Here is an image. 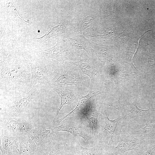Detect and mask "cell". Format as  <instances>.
I'll return each instance as SVG.
<instances>
[{"label": "cell", "mask_w": 155, "mask_h": 155, "mask_svg": "<svg viewBox=\"0 0 155 155\" xmlns=\"http://www.w3.org/2000/svg\"><path fill=\"white\" fill-rule=\"evenodd\" d=\"M63 148L60 145L51 144L47 155H62Z\"/></svg>", "instance_id": "cell-23"}, {"label": "cell", "mask_w": 155, "mask_h": 155, "mask_svg": "<svg viewBox=\"0 0 155 155\" xmlns=\"http://www.w3.org/2000/svg\"><path fill=\"white\" fill-rule=\"evenodd\" d=\"M64 87H52L58 94L60 101L59 106L56 111L53 121L55 120L60 110L63 107L70 104L75 99V95L72 91L69 88H66Z\"/></svg>", "instance_id": "cell-14"}, {"label": "cell", "mask_w": 155, "mask_h": 155, "mask_svg": "<svg viewBox=\"0 0 155 155\" xmlns=\"http://www.w3.org/2000/svg\"><path fill=\"white\" fill-rule=\"evenodd\" d=\"M51 144L49 141L39 145L34 152L26 155H47Z\"/></svg>", "instance_id": "cell-20"}, {"label": "cell", "mask_w": 155, "mask_h": 155, "mask_svg": "<svg viewBox=\"0 0 155 155\" xmlns=\"http://www.w3.org/2000/svg\"><path fill=\"white\" fill-rule=\"evenodd\" d=\"M0 68L1 97L18 96L30 90V67L21 56L10 53L2 58Z\"/></svg>", "instance_id": "cell-1"}, {"label": "cell", "mask_w": 155, "mask_h": 155, "mask_svg": "<svg viewBox=\"0 0 155 155\" xmlns=\"http://www.w3.org/2000/svg\"><path fill=\"white\" fill-rule=\"evenodd\" d=\"M94 98L91 100L88 108L80 114V116L82 119H86L90 128V135H92L93 137H95L97 135L98 133V117L99 112L94 101Z\"/></svg>", "instance_id": "cell-10"}, {"label": "cell", "mask_w": 155, "mask_h": 155, "mask_svg": "<svg viewBox=\"0 0 155 155\" xmlns=\"http://www.w3.org/2000/svg\"><path fill=\"white\" fill-rule=\"evenodd\" d=\"M91 17H89L88 20V17H87L83 21L82 26L83 27L87 28V26H88L87 24H90L91 23V22H92L93 20V19Z\"/></svg>", "instance_id": "cell-25"}, {"label": "cell", "mask_w": 155, "mask_h": 155, "mask_svg": "<svg viewBox=\"0 0 155 155\" xmlns=\"http://www.w3.org/2000/svg\"><path fill=\"white\" fill-rule=\"evenodd\" d=\"M76 150L80 155H100L101 153V148L97 144L92 147L88 148L83 147L78 143Z\"/></svg>", "instance_id": "cell-19"}, {"label": "cell", "mask_w": 155, "mask_h": 155, "mask_svg": "<svg viewBox=\"0 0 155 155\" xmlns=\"http://www.w3.org/2000/svg\"><path fill=\"white\" fill-rule=\"evenodd\" d=\"M37 86L20 95L5 98L1 105L0 116L13 118H23L28 112V106L38 94Z\"/></svg>", "instance_id": "cell-2"}, {"label": "cell", "mask_w": 155, "mask_h": 155, "mask_svg": "<svg viewBox=\"0 0 155 155\" xmlns=\"http://www.w3.org/2000/svg\"><path fill=\"white\" fill-rule=\"evenodd\" d=\"M54 133L52 129L47 130L43 127H36L28 133L30 137L38 146L48 141L49 138Z\"/></svg>", "instance_id": "cell-16"}, {"label": "cell", "mask_w": 155, "mask_h": 155, "mask_svg": "<svg viewBox=\"0 0 155 155\" xmlns=\"http://www.w3.org/2000/svg\"><path fill=\"white\" fill-rule=\"evenodd\" d=\"M47 58L42 56L26 61L31 74L30 89L38 85L50 84L56 75L59 68Z\"/></svg>", "instance_id": "cell-3"}, {"label": "cell", "mask_w": 155, "mask_h": 155, "mask_svg": "<svg viewBox=\"0 0 155 155\" xmlns=\"http://www.w3.org/2000/svg\"><path fill=\"white\" fill-rule=\"evenodd\" d=\"M0 130V150L2 155H17L19 147L20 134L5 136Z\"/></svg>", "instance_id": "cell-9"}, {"label": "cell", "mask_w": 155, "mask_h": 155, "mask_svg": "<svg viewBox=\"0 0 155 155\" xmlns=\"http://www.w3.org/2000/svg\"><path fill=\"white\" fill-rule=\"evenodd\" d=\"M120 137L117 145L114 148L112 155H118L140 148L141 140L130 135L123 129H120Z\"/></svg>", "instance_id": "cell-8"}, {"label": "cell", "mask_w": 155, "mask_h": 155, "mask_svg": "<svg viewBox=\"0 0 155 155\" xmlns=\"http://www.w3.org/2000/svg\"><path fill=\"white\" fill-rule=\"evenodd\" d=\"M54 133L60 131H64L70 133L74 137L82 138L86 142H88V137L85 132L82 129L69 123L61 124L53 127L51 129Z\"/></svg>", "instance_id": "cell-17"}, {"label": "cell", "mask_w": 155, "mask_h": 155, "mask_svg": "<svg viewBox=\"0 0 155 155\" xmlns=\"http://www.w3.org/2000/svg\"><path fill=\"white\" fill-rule=\"evenodd\" d=\"M105 126L102 132V139L105 144L106 148H110L113 143V138L117 123L122 118L119 117L114 120H110L106 113L104 114Z\"/></svg>", "instance_id": "cell-11"}, {"label": "cell", "mask_w": 155, "mask_h": 155, "mask_svg": "<svg viewBox=\"0 0 155 155\" xmlns=\"http://www.w3.org/2000/svg\"><path fill=\"white\" fill-rule=\"evenodd\" d=\"M99 94L98 91L91 90L87 95L85 96L81 95L75 107L64 116L58 120L53 121V124L56 126L58 125L65 119L76 112H79L80 115L81 114L88 108L92 99Z\"/></svg>", "instance_id": "cell-12"}, {"label": "cell", "mask_w": 155, "mask_h": 155, "mask_svg": "<svg viewBox=\"0 0 155 155\" xmlns=\"http://www.w3.org/2000/svg\"><path fill=\"white\" fill-rule=\"evenodd\" d=\"M6 7L9 15L11 16H13V18H20L21 20L28 24H31V23L28 22L23 19L20 15L17 8L11 2L7 3L6 5Z\"/></svg>", "instance_id": "cell-21"}, {"label": "cell", "mask_w": 155, "mask_h": 155, "mask_svg": "<svg viewBox=\"0 0 155 155\" xmlns=\"http://www.w3.org/2000/svg\"><path fill=\"white\" fill-rule=\"evenodd\" d=\"M0 38L1 40L9 41L11 40L15 42L17 39L13 34L8 29L1 26Z\"/></svg>", "instance_id": "cell-22"}, {"label": "cell", "mask_w": 155, "mask_h": 155, "mask_svg": "<svg viewBox=\"0 0 155 155\" xmlns=\"http://www.w3.org/2000/svg\"><path fill=\"white\" fill-rule=\"evenodd\" d=\"M0 130H6L10 134L28 133L37 127L31 121L26 119L13 118L0 116Z\"/></svg>", "instance_id": "cell-5"}, {"label": "cell", "mask_w": 155, "mask_h": 155, "mask_svg": "<svg viewBox=\"0 0 155 155\" xmlns=\"http://www.w3.org/2000/svg\"><path fill=\"white\" fill-rule=\"evenodd\" d=\"M146 60L149 65L151 66L155 65V55L146 54Z\"/></svg>", "instance_id": "cell-24"}, {"label": "cell", "mask_w": 155, "mask_h": 155, "mask_svg": "<svg viewBox=\"0 0 155 155\" xmlns=\"http://www.w3.org/2000/svg\"><path fill=\"white\" fill-rule=\"evenodd\" d=\"M81 72L67 67H59L57 73L51 82L52 87L70 85L82 86L84 79Z\"/></svg>", "instance_id": "cell-4"}, {"label": "cell", "mask_w": 155, "mask_h": 155, "mask_svg": "<svg viewBox=\"0 0 155 155\" xmlns=\"http://www.w3.org/2000/svg\"><path fill=\"white\" fill-rule=\"evenodd\" d=\"M69 63L78 66L83 74L86 75L90 78L91 80V87H92L99 73V69L94 62L87 59Z\"/></svg>", "instance_id": "cell-13"}, {"label": "cell", "mask_w": 155, "mask_h": 155, "mask_svg": "<svg viewBox=\"0 0 155 155\" xmlns=\"http://www.w3.org/2000/svg\"><path fill=\"white\" fill-rule=\"evenodd\" d=\"M68 38L71 40L73 45L78 49H84L88 54L91 51L92 48L90 42L83 36L73 34L70 36H69Z\"/></svg>", "instance_id": "cell-18"}, {"label": "cell", "mask_w": 155, "mask_h": 155, "mask_svg": "<svg viewBox=\"0 0 155 155\" xmlns=\"http://www.w3.org/2000/svg\"><path fill=\"white\" fill-rule=\"evenodd\" d=\"M108 105L120 111L123 120L127 122L137 117L145 116L149 110L141 109L137 107L135 101L121 97L118 100Z\"/></svg>", "instance_id": "cell-6"}, {"label": "cell", "mask_w": 155, "mask_h": 155, "mask_svg": "<svg viewBox=\"0 0 155 155\" xmlns=\"http://www.w3.org/2000/svg\"><path fill=\"white\" fill-rule=\"evenodd\" d=\"M66 44L58 42L55 45L48 49L44 50L42 56L47 58L56 59L63 65L66 60H72L73 54Z\"/></svg>", "instance_id": "cell-7"}, {"label": "cell", "mask_w": 155, "mask_h": 155, "mask_svg": "<svg viewBox=\"0 0 155 155\" xmlns=\"http://www.w3.org/2000/svg\"><path fill=\"white\" fill-rule=\"evenodd\" d=\"M20 141L17 155H26L34 152L38 147L29 136L28 133L20 135Z\"/></svg>", "instance_id": "cell-15"}]
</instances>
